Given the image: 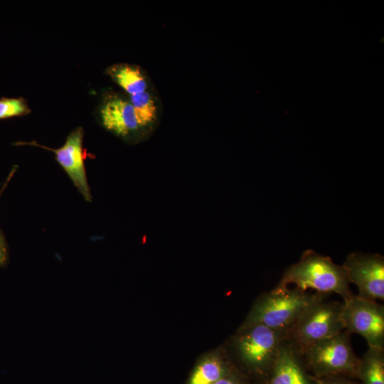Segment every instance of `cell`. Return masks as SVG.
Masks as SVG:
<instances>
[{
	"mask_svg": "<svg viewBox=\"0 0 384 384\" xmlns=\"http://www.w3.org/2000/svg\"><path fill=\"white\" fill-rule=\"evenodd\" d=\"M289 284L302 291L311 289L321 294L334 293L343 300L353 294L345 267L311 250L304 252L299 261L285 270L275 287L284 288Z\"/></svg>",
	"mask_w": 384,
	"mask_h": 384,
	"instance_id": "obj_1",
	"label": "cell"
},
{
	"mask_svg": "<svg viewBox=\"0 0 384 384\" xmlns=\"http://www.w3.org/2000/svg\"><path fill=\"white\" fill-rule=\"evenodd\" d=\"M324 294L296 287H274L257 299L240 329L260 324L287 332L303 312Z\"/></svg>",
	"mask_w": 384,
	"mask_h": 384,
	"instance_id": "obj_2",
	"label": "cell"
},
{
	"mask_svg": "<svg viewBox=\"0 0 384 384\" xmlns=\"http://www.w3.org/2000/svg\"><path fill=\"white\" fill-rule=\"evenodd\" d=\"M314 378L342 375L357 380L360 358L356 355L350 334L343 330L299 351Z\"/></svg>",
	"mask_w": 384,
	"mask_h": 384,
	"instance_id": "obj_3",
	"label": "cell"
},
{
	"mask_svg": "<svg viewBox=\"0 0 384 384\" xmlns=\"http://www.w3.org/2000/svg\"><path fill=\"white\" fill-rule=\"evenodd\" d=\"M343 302L326 294L311 304L287 331L286 339L299 351L344 330Z\"/></svg>",
	"mask_w": 384,
	"mask_h": 384,
	"instance_id": "obj_4",
	"label": "cell"
},
{
	"mask_svg": "<svg viewBox=\"0 0 384 384\" xmlns=\"http://www.w3.org/2000/svg\"><path fill=\"white\" fill-rule=\"evenodd\" d=\"M287 332L256 324L239 329L235 346L241 363L251 372L267 379Z\"/></svg>",
	"mask_w": 384,
	"mask_h": 384,
	"instance_id": "obj_5",
	"label": "cell"
},
{
	"mask_svg": "<svg viewBox=\"0 0 384 384\" xmlns=\"http://www.w3.org/2000/svg\"><path fill=\"white\" fill-rule=\"evenodd\" d=\"M344 330L365 338L368 347L384 348V306L376 301L352 294L343 300Z\"/></svg>",
	"mask_w": 384,
	"mask_h": 384,
	"instance_id": "obj_6",
	"label": "cell"
},
{
	"mask_svg": "<svg viewBox=\"0 0 384 384\" xmlns=\"http://www.w3.org/2000/svg\"><path fill=\"white\" fill-rule=\"evenodd\" d=\"M343 266L358 296L370 300H384V258L379 254L356 252L349 254Z\"/></svg>",
	"mask_w": 384,
	"mask_h": 384,
	"instance_id": "obj_7",
	"label": "cell"
},
{
	"mask_svg": "<svg viewBox=\"0 0 384 384\" xmlns=\"http://www.w3.org/2000/svg\"><path fill=\"white\" fill-rule=\"evenodd\" d=\"M101 125L123 140L136 143L144 139L129 98L117 92L107 93L98 109Z\"/></svg>",
	"mask_w": 384,
	"mask_h": 384,
	"instance_id": "obj_8",
	"label": "cell"
},
{
	"mask_svg": "<svg viewBox=\"0 0 384 384\" xmlns=\"http://www.w3.org/2000/svg\"><path fill=\"white\" fill-rule=\"evenodd\" d=\"M83 128L78 127L68 135L64 144L58 149H51L36 142H17L16 144L36 146L53 152L57 162L68 174L79 193L86 201L91 202L92 196L85 166L87 155L83 146Z\"/></svg>",
	"mask_w": 384,
	"mask_h": 384,
	"instance_id": "obj_9",
	"label": "cell"
},
{
	"mask_svg": "<svg viewBox=\"0 0 384 384\" xmlns=\"http://www.w3.org/2000/svg\"><path fill=\"white\" fill-rule=\"evenodd\" d=\"M264 384H316L299 351L286 338Z\"/></svg>",
	"mask_w": 384,
	"mask_h": 384,
	"instance_id": "obj_10",
	"label": "cell"
},
{
	"mask_svg": "<svg viewBox=\"0 0 384 384\" xmlns=\"http://www.w3.org/2000/svg\"><path fill=\"white\" fill-rule=\"evenodd\" d=\"M105 73L129 95L142 92L151 87L146 73L137 65L116 63L109 66Z\"/></svg>",
	"mask_w": 384,
	"mask_h": 384,
	"instance_id": "obj_11",
	"label": "cell"
},
{
	"mask_svg": "<svg viewBox=\"0 0 384 384\" xmlns=\"http://www.w3.org/2000/svg\"><path fill=\"white\" fill-rule=\"evenodd\" d=\"M129 99L146 139L157 126L159 118V105L156 94L151 87L142 92L129 95Z\"/></svg>",
	"mask_w": 384,
	"mask_h": 384,
	"instance_id": "obj_12",
	"label": "cell"
},
{
	"mask_svg": "<svg viewBox=\"0 0 384 384\" xmlns=\"http://www.w3.org/2000/svg\"><path fill=\"white\" fill-rule=\"evenodd\" d=\"M233 371L221 356L210 355L201 359L195 366L188 384H214Z\"/></svg>",
	"mask_w": 384,
	"mask_h": 384,
	"instance_id": "obj_13",
	"label": "cell"
},
{
	"mask_svg": "<svg viewBox=\"0 0 384 384\" xmlns=\"http://www.w3.org/2000/svg\"><path fill=\"white\" fill-rule=\"evenodd\" d=\"M360 384H384V348H370L360 358Z\"/></svg>",
	"mask_w": 384,
	"mask_h": 384,
	"instance_id": "obj_14",
	"label": "cell"
},
{
	"mask_svg": "<svg viewBox=\"0 0 384 384\" xmlns=\"http://www.w3.org/2000/svg\"><path fill=\"white\" fill-rule=\"evenodd\" d=\"M31 112V110L23 97L0 98V119L24 116Z\"/></svg>",
	"mask_w": 384,
	"mask_h": 384,
	"instance_id": "obj_15",
	"label": "cell"
},
{
	"mask_svg": "<svg viewBox=\"0 0 384 384\" xmlns=\"http://www.w3.org/2000/svg\"><path fill=\"white\" fill-rule=\"evenodd\" d=\"M16 171V166H14V168H12L10 173L7 176L6 180L0 186V198L4 191L7 187L12 176L15 174ZM7 257H8L7 245H6L5 239L0 230V267L4 265L6 262Z\"/></svg>",
	"mask_w": 384,
	"mask_h": 384,
	"instance_id": "obj_16",
	"label": "cell"
},
{
	"mask_svg": "<svg viewBox=\"0 0 384 384\" xmlns=\"http://www.w3.org/2000/svg\"><path fill=\"white\" fill-rule=\"evenodd\" d=\"M314 379L316 384H360L355 381V379L342 375L314 378Z\"/></svg>",
	"mask_w": 384,
	"mask_h": 384,
	"instance_id": "obj_17",
	"label": "cell"
},
{
	"mask_svg": "<svg viewBox=\"0 0 384 384\" xmlns=\"http://www.w3.org/2000/svg\"><path fill=\"white\" fill-rule=\"evenodd\" d=\"M214 384H249L238 373L233 371L228 375L220 378Z\"/></svg>",
	"mask_w": 384,
	"mask_h": 384,
	"instance_id": "obj_18",
	"label": "cell"
}]
</instances>
